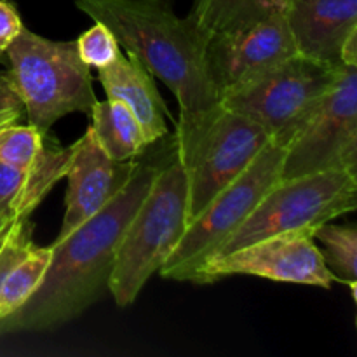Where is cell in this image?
I'll list each match as a JSON object with an SVG mask.
<instances>
[{
	"mask_svg": "<svg viewBox=\"0 0 357 357\" xmlns=\"http://www.w3.org/2000/svg\"><path fill=\"white\" fill-rule=\"evenodd\" d=\"M159 166L136 162L124 187L101 211L51 244L44 279L23 307L0 326L40 331L75 319L108 289L119 241L149 192Z\"/></svg>",
	"mask_w": 357,
	"mask_h": 357,
	"instance_id": "1",
	"label": "cell"
},
{
	"mask_svg": "<svg viewBox=\"0 0 357 357\" xmlns=\"http://www.w3.org/2000/svg\"><path fill=\"white\" fill-rule=\"evenodd\" d=\"M77 9L110 28L119 45L162 80L188 121L220 103L206 65L208 35L180 17L173 0H73Z\"/></svg>",
	"mask_w": 357,
	"mask_h": 357,
	"instance_id": "2",
	"label": "cell"
},
{
	"mask_svg": "<svg viewBox=\"0 0 357 357\" xmlns=\"http://www.w3.org/2000/svg\"><path fill=\"white\" fill-rule=\"evenodd\" d=\"M268 142L257 122L222 103L194 119L178 121L174 155L187 181L188 222L232 183Z\"/></svg>",
	"mask_w": 357,
	"mask_h": 357,
	"instance_id": "3",
	"label": "cell"
},
{
	"mask_svg": "<svg viewBox=\"0 0 357 357\" xmlns=\"http://www.w3.org/2000/svg\"><path fill=\"white\" fill-rule=\"evenodd\" d=\"M187 181L176 155L159 166L129 220L115 253L108 291L119 307L136 302L143 286L174 250L187 227Z\"/></svg>",
	"mask_w": 357,
	"mask_h": 357,
	"instance_id": "4",
	"label": "cell"
},
{
	"mask_svg": "<svg viewBox=\"0 0 357 357\" xmlns=\"http://www.w3.org/2000/svg\"><path fill=\"white\" fill-rule=\"evenodd\" d=\"M6 54L7 75L23 101L28 124L42 135L73 112L91 115L96 103L91 68L79 58L75 40H49L23 26Z\"/></svg>",
	"mask_w": 357,
	"mask_h": 357,
	"instance_id": "5",
	"label": "cell"
},
{
	"mask_svg": "<svg viewBox=\"0 0 357 357\" xmlns=\"http://www.w3.org/2000/svg\"><path fill=\"white\" fill-rule=\"evenodd\" d=\"M356 208L357 174L326 171L279 178L213 258L265 237L293 232L312 234L323 223L349 215Z\"/></svg>",
	"mask_w": 357,
	"mask_h": 357,
	"instance_id": "6",
	"label": "cell"
},
{
	"mask_svg": "<svg viewBox=\"0 0 357 357\" xmlns=\"http://www.w3.org/2000/svg\"><path fill=\"white\" fill-rule=\"evenodd\" d=\"M284 146L268 142L253 162L187 223L183 236L159 274L171 281L194 282L202 265L243 225L265 192L281 178Z\"/></svg>",
	"mask_w": 357,
	"mask_h": 357,
	"instance_id": "7",
	"label": "cell"
},
{
	"mask_svg": "<svg viewBox=\"0 0 357 357\" xmlns=\"http://www.w3.org/2000/svg\"><path fill=\"white\" fill-rule=\"evenodd\" d=\"M342 68L295 54L225 94L220 103L257 122L272 143L286 146L312 117Z\"/></svg>",
	"mask_w": 357,
	"mask_h": 357,
	"instance_id": "8",
	"label": "cell"
},
{
	"mask_svg": "<svg viewBox=\"0 0 357 357\" xmlns=\"http://www.w3.org/2000/svg\"><path fill=\"white\" fill-rule=\"evenodd\" d=\"M357 174V66H344L312 117L284 146L281 178Z\"/></svg>",
	"mask_w": 357,
	"mask_h": 357,
	"instance_id": "9",
	"label": "cell"
},
{
	"mask_svg": "<svg viewBox=\"0 0 357 357\" xmlns=\"http://www.w3.org/2000/svg\"><path fill=\"white\" fill-rule=\"evenodd\" d=\"M229 275H255L278 282L331 289L338 282L310 232L265 237L222 257L211 258L195 275V284H209Z\"/></svg>",
	"mask_w": 357,
	"mask_h": 357,
	"instance_id": "10",
	"label": "cell"
},
{
	"mask_svg": "<svg viewBox=\"0 0 357 357\" xmlns=\"http://www.w3.org/2000/svg\"><path fill=\"white\" fill-rule=\"evenodd\" d=\"M296 54L284 13L208 37L206 65L220 100Z\"/></svg>",
	"mask_w": 357,
	"mask_h": 357,
	"instance_id": "11",
	"label": "cell"
},
{
	"mask_svg": "<svg viewBox=\"0 0 357 357\" xmlns=\"http://www.w3.org/2000/svg\"><path fill=\"white\" fill-rule=\"evenodd\" d=\"M135 160L117 162L110 159L94 138L91 128L72 145L68 169H66L65 215L61 229L54 241L63 239L86 220L96 215L126 185L135 169Z\"/></svg>",
	"mask_w": 357,
	"mask_h": 357,
	"instance_id": "12",
	"label": "cell"
},
{
	"mask_svg": "<svg viewBox=\"0 0 357 357\" xmlns=\"http://www.w3.org/2000/svg\"><path fill=\"white\" fill-rule=\"evenodd\" d=\"M284 17L296 54L344 66L342 49L357 33V0H289Z\"/></svg>",
	"mask_w": 357,
	"mask_h": 357,
	"instance_id": "13",
	"label": "cell"
},
{
	"mask_svg": "<svg viewBox=\"0 0 357 357\" xmlns=\"http://www.w3.org/2000/svg\"><path fill=\"white\" fill-rule=\"evenodd\" d=\"M31 223L17 218L0 239V321L28 302L44 279L52 248L31 241Z\"/></svg>",
	"mask_w": 357,
	"mask_h": 357,
	"instance_id": "14",
	"label": "cell"
},
{
	"mask_svg": "<svg viewBox=\"0 0 357 357\" xmlns=\"http://www.w3.org/2000/svg\"><path fill=\"white\" fill-rule=\"evenodd\" d=\"M98 80L107 98L119 100L132 112L146 143L159 142L167 135L166 105L157 91L153 75L132 56H122L98 70Z\"/></svg>",
	"mask_w": 357,
	"mask_h": 357,
	"instance_id": "15",
	"label": "cell"
},
{
	"mask_svg": "<svg viewBox=\"0 0 357 357\" xmlns=\"http://www.w3.org/2000/svg\"><path fill=\"white\" fill-rule=\"evenodd\" d=\"M72 145L59 146L45 142L44 150L30 167L0 162V213L9 220L30 218L68 169Z\"/></svg>",
	"mask_w": 357,
	"mask_h": 357,
	"instance_id": "16",
	"label": "cell"
},
{
	"mask_svg": "<svg viewBox=\"0 0 357 357\" xmlns=\"http://www.w3.org/2000/svg\"><path fill=\"white\" fill-rule=\"evenodd\" d=\"M89 128L105 153L117 162L135 160L150 146L132 112L119 100H96Z\"/></svg>",
	"mask_w": 357,
	"mask_h": 357,
	"instance_id": "17",
	"label": "cell"
},
{
	"mask_svg": "<svg viewBox=\"0 0 357 357\" xmlns=\"http://www.w3.org/2000/svg\"><path fill=\"white\" fill-rule=\"evenodd\" d=\"M288 3L289 0H195L188 17L209 37L284 13Z\"/></svg>",
	"mask_w": 357,
	"mask_h": 357,
	"instance_id": "18",
	"label": "cell"
},
{
	"mask_svg": "<svg viewBox=\"0 0 357 357\" xmlns=\"http://www.w3.org/2000/svg\"><path fill=\"white\" fill-rule=\"evenodd\" d=\"M324 246V260L340 282H347L356 298L357 284V230L354 227L323 223L312 232Z\"/></svg>",
	"mask_w": 357,
	"mask_h": 357,
	"instance_id": "19",
	"label": "cell"
},
{
	"mask_svg": "<svg viewBox=\"0 0 357 357\" xmlns=\"http://www.w3.org/2000/svg\"><path fill=\"white\" fill-rule=\"evenodd\" d=\"M47 135L33 126L16 122L0 128V162L14 167H30L44 150Z\"/></svg>",
	"mask_w": 357,
	"mask_h": 357,
	"instance_id": "20",
	"label": "cell"
},
{
	"mask_svg": "<svg viewBox=\"0 0 357 357\" xmlns=\"http://www.w3.org/2000/svg\"><path fill=\"white\" fill-rule=\"evenodd\" d=\"M75 45L79 58L89 68H105L121 54V45H119L115 35L112 33L110 28L105 26L103 23H98V21H94L89 30L79 35Z\"/></svg>",
	"mask_w": 357,
	"mask_h": 357,
	"instance_id": "21",
	"label": "cell"
},
{
	"mask_svg": "<svg viewBox=\"0 0 357 357\" xmlns=\"http://www.w3.org/2000/svg\"><path fill=\"white\" fill-rule=\"evenodd\" d=\"M24 107L16 87L7 73H0V128L13 124L23 114Z\"/></svg>",
	"mask_w": 357,
	"mask_h": 357,
	"instance_id": "22",
	"label": "cell"
},
{
	"mask_svg": "<svg viewBox=\"0 0 357 357\" xmlns=\"http://www.w3.org/2000/svg\"><path fill=\"white\" fill-rule=\"evenodd\" d=\"M21 30H23V23H21L16 7L9 0H0V45L7 49V45Z\"/></svg>",
	"mask_w": 357,
	"mask_h": 357,
	"instance_id": "23",
	"label": "cell"
},
{
	"mask_svg": "<svg viewBox=\"0 0 357 357\" xmlns=\"http://www.w3.org/2000/svg\"><path fill=\"white\" fill-rule=\"evenodd\" d=\"M13 222V220H9V218H6V216L2 215V213H0V234L3 232V230L7 229V225H9V223Z\"/></svg>",
	"mask_w": 357,
	"mask_h": 357,
	"instance_id": "24",
	"label": "cell"
},
{
	"mask_svg": "<svg viewBox=\"0 0 357 357\" xmlns=\"http://www.w3.org/2000/svg\"><path fill=\"white\" fill-rule=\"evenodd\" d=\"M2 54H6V47H3V45H0V56Z\"/></svg>",
	"mask_w": 357,
	"mask_h": 357,
	"instance_id": "25",
	"label": "cell"
}]
</instances>
